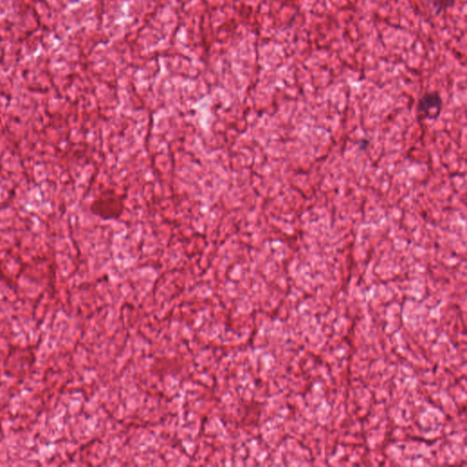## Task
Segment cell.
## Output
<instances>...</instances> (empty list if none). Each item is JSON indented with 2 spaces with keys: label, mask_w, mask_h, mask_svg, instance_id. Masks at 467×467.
<instances>
[{
  "label": "cell",
  "mask_w": 467,
  "mask_h": 467,
  "mask_svg": "<svg viewBox=\"0 0 467 467\" xmlns=\"http://www.w3.org/2000/svg\"><path fill=\"white\" fill-rule=\"evenodd\" d=\"M443 100L437 92H430L425 93L418 103V114L424 118H436L440 114L442 109Z\"/></svg>",
  "instance_id": "1"
},
{
  "label": "cell",
  "mask_w": 467,
  "mask_h": 467,
  "mask_svg": "<svg viewBox=\"0 0 467 467\" xmlns=\"http://www.w3.org/2000/svg\"><path fill=\"white\" fill-rule=\"evenodd\" d=\"M432 2L433 7L440 12L453 7L455 0H432Z\"/></svg>",
  "instance_id": "2"
}]
</instances>
